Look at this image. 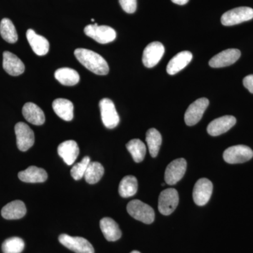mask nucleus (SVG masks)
I'll return each mask as SVG.
<instances>
[{
    "label": "nucleus",
    "mask_w": 253,
    "mask_h": 253,
    "mask_svg": "<svg viewBox=\"0 0 253 253\" xmlns=\"http://www.w3.org/2000/svg\"><path fill=\"white\" fill-rule=\"evenodd\" d=\"M74 54L83 66L95 74L105 76L109 73V65L106 60L97 53L81 48L75 50Z\"/></svg>",
    "instance_id": "nucleus-1"
},
{
    "label": "nucleus",
    "mask_w": 253,
    "mask_h": 253,
    "mask_svg": "<svg viewBox=\"0 0 253 253\" xmlns=\"http://www.w3.org/2000/svg\"><path fill=\"white\" fill-rule=\"evenodd\" d=\"M126 211L129 215L144 224H150L154 222V209L149 205L144 204L139 200H133L130 201L126 206Z\"/></svg>",
    "instance_id": "nucleus-2"
},
{
    "label": "nucleus",
    "mask_w": 253,
    "mask_h": 253,
    "mask_svg": "<svg viewBox=\"0 0 253 253\" xmlns=\"http://www.w3.org/2000/svg\"><path fill=\"white\" fill-rule=\"evenodd\" d=\"M84 32L86 36L100 44H108L116 38V32L113 28L107 26H99L96 23L86 26Z\"/></svg>",
    "instance_id": "nucleus-3"
},
{
    "label": "nucleus",
    "mask_w": 253,
    "mask_h": 253,
    "mask_svg": "<svg viewBox=\"0 0 253 253\" xmlns=\"http://www.w3.org/2000/svg\"><path fill=\"white\" fill-rule=\"evenodd\" d=\"M253 18V9L241 6L226 11L221 18V22L225 26H234Z\"/></svg>",
    "instance_id": "nucleus-4"
},
{
    "label": "nucleus",
    "mask_w": 253,
    "mask_h": 253,
    "mask_svg": "<svg viewBox=\"0 0 253 253\" xmlns=\"http://www.w3.org/2000/svg\"><path fill=\"white\" fill-rule=\"evenodd\" d=\"M253 157V151L249 146L237 145L228 148L223 154L224 161L229 164L247 162Z\"/></svg>",
    "instance_id": "nucleus-5"
},
{
    "label": "nucleus",
    "mask_w": 253,
    "mask_h": 253,
    "mask_svg": "<svg viewBox=\"0 0 253 253\" xmlns=\"http://www.w3.org/2000/svg\"><path fill=\"white\" fill-rule=\"evenodd\" d=\"M59 241L65 247L76 253H94L92 245L84 238L63 234L59 236Z\"/></svg>",
    "instance_id": "nucleus-6"
},
{
    "label": "nucleus",
    "mask_w": 253,
    "mask_h": 253,
    "mask_svg": "<svg viewBox=\"0 0 253 253\" xmlns=\"http://www.w3.org/2000/svg\"><path fill=\"white\" fill-rule=\"evenodd\" d=\"M179 200V194L176 189L170 188L164 190L158 199V211L163 215H169L175 211Z\"/></svg>",
    "instance_id": "nucleus-7"
},
{
    "label": "nucleus",
    "mask_w": 253,
    "mask_h": 253,
    "mask_svg": "<svg viewBox=\"0 0 253 253\" xmlns=\"http://www.w3.org/2000/svg\"><path fill=\"white\" fill-rule=\"evenodd\" d=\"M100 111L102 122L109 129H113L119 124L120 118L114 103L111 99L105 98L99 102Z\"/></svg>",
    "instance_id": "nucleus-8"
},
{
    "label": "nucleus",
    "mask_w": 253,
    "mask_h": 253,
    "mask_svg": "<svg viewBox=\"0 0 253 253\" xmlns=\"http://www.w3.org/2000/svg\"><path fill=\"white\" fill-rule=\"evenodd\" d=\"M209 106V100L206 98H201L192 103L184 115V121L189 126H195L201 121L204 112Z\"/></svg>",
    "instance_id": "nucleus-9"
},
{
    "label": "nucleus",
    "mask_w": 253,
    "mask_h": 253,
    "mask_svg": "<svg viewBox=\"0 0 253 253\" xmlns=\"http://www.w3.org/2000/svg\"><path fill=\"white\" fill-rule=\"evenodd\" d=\"M15 133L16 136V144L20 151H28L34 144V132L26 123H18L15 126Z\"/></svg>",
    "instance_id": "nucleus-10"
},
{
    "label": "nucleus",
    "mask_w": 253,
    "mask_h": 253,
    "mask_svg": "<svg viewBox=\"0 0 253 253\" xmlns=\"http://www.w3.org/2000/svg\"><path fill=\"white\" fill-rule=\"evenodd\" d=\"M186 160L178 158L168 165L165 172V181L169 185H174L182 179L186 170Z\"/></svg>",
    "instance_id": "nucleus-11"
},
{
    "label": "nucleus",
    "mask_w": 253,
    "mask_h": 253,
    "mask_svg": "<svg viewBox=\"0 0 253 253\" xmlns=\"http://www.w3.org/2000/svg\"><path fill=\"white\" fill-rule=\"evenodd\" d=\"M212 183L209 179L202 178L198 180L193 191V199L195 204L199 206L207 204L212 196Z\"/></svg>",
    "instance_id": "nucleus-12"
},
{
    "label": "nucleus",
    "mask_w": 253,
    "mask_h": 253,
    "mask_svg": "<svg viewBox=\"0 0 253 253\" xmlns=\"http://www.w3.org/2000/svg\"><path fill=\"white\" fill-rule=\"evenodd\" d=\"M164 53L165 47L162 43L159 42L150 43L143 53V63L146 67H154L162 59Z\"/></svg>",
    "instance_id": "nucleus-13"
},
{
    "label": "nucleus",
    "mask_w": 253,
    "mask_h": 253,
    "mask_svg": "<svg viewBox=\"0 0 253 253\" xmlns=\"http://www.w3.org/2000/svg\"><path fill=\"white\" fill-rule=\"evenodd\" d=\"M241 51L236 49L224 50L210 60L209 65L212 68H223L236 63L241 56Z\"/></svg>",
    "instance_id": "nucleus-14"
},
{
    "label": "nucleus",
    "mask_w": 253,
    "mask_h": 253,
    "mask_svg": "<svg viewBox=\"0 0 253 253\" xmlns=\"http://www.w3.org/2000/svg\"><path fill=\"white\" fill-rule=\"evenodd\" d=\"M236 123V118L232 116H224L218 118L208 125V133L213 136L221 135L229 131L235 126Z\"/></svg>",
    "instance_id": "nucleus-15"
},
{
    "label": "nucleus",
    "mask_w": 253,
    "mask_h": 253,
    "mask_svg": "<svg viewBox=\"0 0 253 253\" xmlns=\"http://www.w3.org/2000/svg\"><path fill=\"white\" fill-rule=\"evenodd\" d=\"M3 68L10 76H18L24 72L25 65L17 56L6 51L3 53Z\"/></svg>",
    "instance_id": "nucleus-16"
},
{
    "label": "nucleus",
    "mask_w": 253,
    "mask_h": 253,
    "mask_svg": "<svg viewBox=\"0 0 253 253\" xmlns=\"http://www.w3.org/2000/svg\"><path fill=\"white\" fill-rule=\"evenodd\" d=\"M57 151L60 157L68 166H71L75 163L80 153L77 142L73 140L63 141L59 145Z\"/></svg>",
    "instance_id": "nucleus-17"
},
{
    "label": "nucleus",
    "mask_w": 253,
    "mask_h": 253,
    "mask_svg": "<svg viewBox=\"0 0 253 253\" xmlns=\"http://www.w3.org/2000/svg\"><path fill=\"white\" fill-rule=\"evenodd\" d=\"M26 38L32 49L38 56H44L49 49V42L44 37L37 34L33 29L28 30Z\"/></svg>",
    "instance_id": "nucleus-18"
},
{
    "label": "nucleus",
    "mask_w": 253,
    "mask_h": 253,
    "mask_svg": "<svg viewBox=\"0 0 253 253\" xmlns=\"http://www.w3.org/2000/svg\"><path fill=\"white\" fill-rule=\"evenodd\" d=\"M23 116L25 119L35 126H42L45 122V116L42 110L33 103L28 102L23 106Z\"/></svg>",
    "instance_id": "nucleus-19"
},
{
    "label": "nucleus",
    "mask_w": 253,
    "mask_h": 253,
    "mask_svg": "<svg viewBox=\"0 0 253 253\" xmlns=\"http://www.w3.org/2000/svg\"><path fill=\"white\" fill-rule=\"evenodd\" d=\"M193 55L189 51H183L178 53L168 63L167 72L173 76L184 69L191 62Z\"/></svg>",
    "instance_id": "nucleus-20"
},
{
    "label": "nucleus",
    "mask_w": 253,
    "mask_h": 253,
    "mask_svg": "<svg viewBox=\"0 0 253 253\" xmlns=\"http://www.w3.org/2000/svg\"><path fill=\"white\" fill-rule=\"evenodd\" d=\"M100 228L104 234L105 239L108 241H116L122 236V231L114 219L110 217H104L100 221Z\"/></svg>",
    "instance_id": "nucleus-21"
},
{
    "label": "nucleus",
    "mask_w": 253,
    "mask_h": 253,
    "mask_svg": "<svg viewBox=\"0 0 253 253\" xmlns=\"http://www.w3.org/2000/svg\"><path fill=\"white\" fill-rule=\"evenodd\" d=\"M20 180L26 183H42L47 179V173L44 169L31 166L25 170L18 172Z\"/></svg>",
    "instance_id": "nucleus-22"
},
{
    "label": "nucleus",
    "mask_w": 253,
    "mask_h": 253,
    "mask_svg": "<svg viewBox=\"0 0 253 253\" xmlns=\"http://www.w3.org/2000/svg\"><path fill=\"white\" fill-rule=\"evenodd\" d=\"M26 205L21 201H14L6 204L1 209V216L6 219H21L26 215Z\"/></svg>",
    "instance_id": "nucleus-23"
},
{
    "label": "nucleus",
    "mask_w": 253,
    "mask_h": 253,
    "mask_svg": "<svg viewBox=\"0 0 253 253\" xmlns=\"http://www.w3.org/2000/svg\"><path fill=\"white\" fill-rule=\"evenodd\" d=\"M52 108L55 113L63 121H71L73 118V103L66 99H57L53 101Z\"/></svg>",
    "instance_id": "nucleus-24"
},
{
    "label": "nucleus",
    "mask_w": 253,
    "mask_h": 253,
    "mask_svg": "<svg viewBox=\"0 0 253 253\" xmlns=\"http://www.w3.org/2000/svg\"><path fill=\"white\" fill-rule=\"evenodd\" d=\"M54 76L63 85H76L80 81V76L77 71L70 68H61L56 70Z\"/></svg>",
    "instance_id": "nucleus-25"
},
{
    "label": "nucleus",
    "mask_w": 253,
    "mask_h": 253,
    "mask_svg": "<svg viewBox=\"0 0 253 253\" xmlns=\"http://www.w3.org/2000/svg\"><path fill=\"white\" fill-rule=\"evenodd\" d=\"M138 189L137 179L134 176H125L120 183L118 192L123 198H129L136 194Z\"/></svg>",
    "instance_id": "nucleus-26"
},
{
    "label": "nucleus",
    "mask_w": 253,
    "mask_h": 253,
    "mask_svg": "<svg viewBox=\"0 0 253 253\" xmlns=\"http://www.w3.org/2000/svg\"><path fill=\"white\" fill-rule=\"evenodd\" d=\"M146 141L149 147L150 155L153 158H156L162 144V136L161 133L155 128H151L146 132Z\"/></svg>",
    "instance_id": "nucleus-27"
},
{
    "label": "nucleus",
    "mask_w": 253,
    "mask_h": 253,
    "mask_svg": "<svg viewBox=\"0 0 253 253\" xmlns=\"http://www.w3.org/2000/svg\"><path fill=\"white\" fill-rule=\"evenodd\" d=\"M0 35L7 42L14 44L18 41V34L12 21L9 18H3L0 23Z\"/></svg>",
    "instance_id": "nucleus-28"
},
{
    "label": "nucleus",
    "mask_w": 253,
    "mask_h": 253,
    "mask_svg": "<svg viewBox=\"0 0 253 253\" xmlns=\"http://www.w3.org/2000/svg\"><path fill=\"white\" fill-rule=\"evenodd\" d=\"M126 149L130 153L134 162L141 163L144 161L146 154L144 143L140 139H131L126 144Z\"/></svg>",
    "instance_id": "nucleus-29"
},
{
    "label": "nucleus",
    "mask_w": 253,
    "mask_h": 253,
    "mask_svg": "<svg viewBox=\"0 0 253 253\" xmlns=\"http://www.w3.org/2000/svg\"><path fill=\"white\" fill-rule=\"evenodd\" d=\"M104 174V168L101 163L90 162L86 168L84 179L88 184H94L101 179Z\"/></svg>",
    "instance_id": "nucleus-30"
},
{
    "label": "nucleus",
    "mask_w": 253,
    "mask_h": 253,
    "mask_svg": "<svg viewBox=\"0 0 253 253\" xmlns=\"http://www.w3.org/2000/svg\"><path fill=\"white\" fill-rule=\"evenodd\" d=\"M24 248V241L19 237H11L5 240L1 246L3 253H21Z\"/></svg>",
    "instance_id": "nucleus-31"
},
{
    "label": "nucleus",
    "mask_w": 253,
    "mask_h": 253,
    "mask_svg": "<svg viewBox=\"0 0 253 253\" xmlns=\"http://www.w3.org/2000/svg\"><path fill=\"white\" fill-rule=\"evenodd\" d=\"M90 163V158L85 156L83 158L81 162L76 163L73 166L71 170V174L75 180H80L84 176L87 168Z\"/></svg>",
    "instance_id": "nucleus-32"
},
{
    "label": "nucleus",
    "mask_w": 253,
    "mask_h": 253,
    "mask_svg": "<svg viewBox=\"0 0 253 253\" xmlns=\"http://www.w3.org/2000/svg\"><path fill=\"white\" fill-rule=\"evenodd\" d=\"M121 7L128 14H133L136 10V0H119Z\"/></svg>",
    "instance_id": "nucleus-33"
},
{
    "label": "nucleus",
    "mask_w": 253,
    "mask_h": 253,
    "mask_svg": "<svg viewBox=\"0 0 253 253\" xmlns=\"http://www.w3.org/2000/svg\"><path fill=\"white\" fill-rule=\"evenodd\" d=\"M243 83L245 87L253 94V75L246 76L243 81Z\"/></svg>",
    "instance_id": "nucleus-34"
},
{
    "label": "nucleus",
    "mask_w": 253,
    "mask_h": 253,
    "mask_svg": "<svg viewBox=\"0 0 253 253\" xmlns=\"http://www.w3.org/2000/svg\"><path fill=\"white\" fill-rule=\"evenodd\" d=\"M173 3L176 4L184 5L187 4L189 0H171Z\"/></svg>",
    "instance_id": "nucleus-35"
},
{
    "label": "nucleus",
    "mask_w": 253,
    "mask_h": 253,
    "mask_svg": "<svg viewBox=\"0 0 253 253\" xmlns=\"http://www.w3.org/2000/svg\"><path fill=\"white\" fill-rule=\"evenodd\" d=\"M130 253H141L139 252V251H132V252H131Z\"/></svg>",
    "instance_id": "nucleus-36"
},
{
    "label": "nucleus",
    "mask_w": 253,
    "mask_h": 253,
    "mask_svg": "<svg viewBox=\"0 0 253 253\" xmlns=\"http://www.w3.org/2000/svg\"><path fill=\"white\" fill-rule=\"evenodd\" d=\"M91 21H92V22H94V18H92V19H91Z\"/></svg>",
    "instance_id": "nucleus-37"
}]
</instances>
